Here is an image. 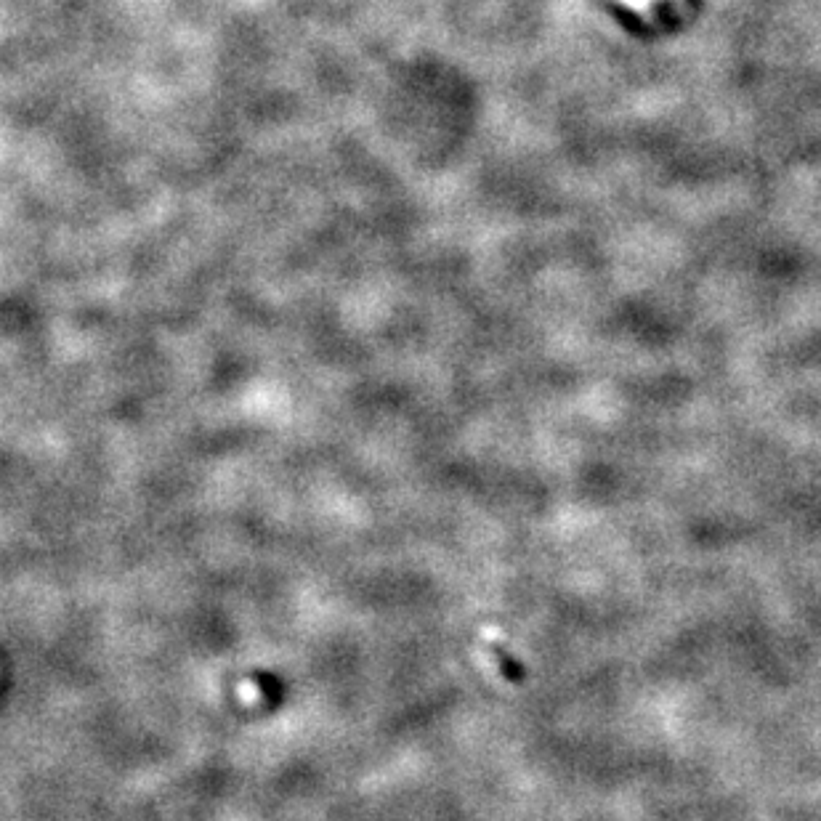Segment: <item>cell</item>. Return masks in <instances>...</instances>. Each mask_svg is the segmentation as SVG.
I'll return each instance as SVG.
<instances>
[{
	"instance_id": "6da1fadb",
	"label": "cell",
	"mask_w": 821,
	"mask_h": 821,
	"mask_svg": "<svg viewBox=\"0 0 821 821\" xmlns=\"http://www.w3.org/2000/svg\"><path fill=\"white\" fill-rule=\"evenodd\" d=\"M617 3H622V6H628L630 11H636V14L641 16H651V0H617Z\"/></svg>"
}]
</instances>
